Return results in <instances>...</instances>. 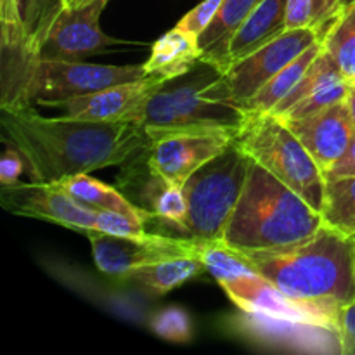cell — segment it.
Listing matches in <instances>:
<instances>
[{"label": "cell", "instance_id": "1", "mask_svg": "<svg viewBox=\"0 0 355 355\" xmlns=\"http://www.w3.org/2000/svg\"><path fill=\"white\" fill-rule=\"evenodd\" d=\"M2 139L26 159L31 180L54 184L68 177L125 165L151 148L134 121L42 116L33 106L0 107Z\"/></svg>", "mask_w": 355, "mask_h": 355}, {"label": "cell", "instance_id": "23", "mask_svg": "<svg viewBox=\"0 0 355 355\" xmlns=\"http://www.w3.org/2000/svg\"><path fill=\"white\" fill-rule=\"evenodd\" d=\"M321 40L349 82H355V2L333 14L321 26Z\"/></svg>", "mask_w": 355, "mask_h": 355}, {"label": "cell", "instance_id": "39", "mask_svg": "<svg viewBox=\"0 0 355 355\" xmlns=\"http://www.w3.org/2000/svg\"><path fill=\"white\" fill-rule=\"evenodd\" d=\"M354 241H355V238H354ZM354 272H355V248H354Z\"/></svg>", "mask_w": 355, "mask_h": 355}, {"label": "cell", "instance_id": "6", "mask_svg": "<svg viewBox=\"0 0 355 355\" xmlns=\"http://www.w3.org/2000/svg\"><path fill=\"white\" fill-rule=\"evenodd\" d=\"M234 142L252 162L263 166L276 179L300 194L311 207L321 211L324 201V173L300 139L279 116L272 113L245 114Z\"/></svg>", "mask_w": 355, "mask_h": 355}, {"label": "cell", "instance_id": "19", "mask_svg": "<svg viewBox=\"0 0 355 355\" xmlns=\"http://www.w3.org/2000/svg\"><path fill=\"white\" fill-rule=\"evenodd\" d=\"M201 61L198 37L175 26L153 44L149 59L144 62L146 75L159 78H177L189 73Z\"/></svg>", "mask_w": 355, "mask_h": 355}, {"label": "cell", "instance_id": "32", "mask_svg": "<svg viewBox=\"0 0 355 355\" xmlns=\"http://www.w3.org/2000/svg\"><path fill=\"white\" fill-rule=\"evenodd\" d=\"M24 165H26L24 156L14 146L9 144V148H6L2 158H0V184L14 186V184L21 182Z\"/></svg>", "mask_w": 355, "mask_h": 355}, {"label": "cell", "instance_id": "21", "mask_svg": "<svg viewBox=\"0 0 355 355\" xmlns=\"http://www.w3.org/2000/svg\"><path fill=\"white\" fill-rule=\"evenodd\" d=\"M322 51V40H318L312 44L311 47L305 49L298 58L288 62L274 78H270L245 106L241 111L245 114H262V113H272L276 110L277 104L295 89L302 76L305 75L309 66L314 62L319 52Z\"/></svg>", "mask_w": 355, "mask_h": 355}, {"label": "cell", "instance_id": "30", "mask_svg": "<svg viewBox=\"0 0 355 355\" xmlns=\"http://www.w3.org/2000/svg\"><path fill=\"white\" fill-rule=\"evenodd\" d=\"M148 220L132 215L120 214V211L99 210L97 214L96 231L111 236H141L146 234Z\"/></svg>", "mask_w": 355, "mask_h": 355}, {"label": "cell", "instance_id": "14", "mask_svg": "<svg viewBox=\"0 0 355 355\" xmlns=\"http://www.w3.org/2000/svg\"><path fill=\"white\" fill-rule=\"evenodd\" d=\"M218 284L241 312L338 329L335 319L312 305L302 304L288 297L262 274H259V270L238 276L234 279L222 281Z\"/></svg>", "mask_w": 355, "mask_h": 355}, {"label": "cell", "instance_id": "33", "mask_svg": "<svg viewBox=\"0 0 355 355\" xmlns=\"http://www.w3.org/2000/svg\"><path fill=\"white\" fill-rule=\"evenodd\" d=\"M338 333L343 355H355V300L340 311Z\"/></svg>", "mask_w": 355, "mask_h": 355}, {"label": "cell", "instance_id": "18", "mask_svg": "<svg viewBox=\"0 0 355 355\" xmlns=\"http://www.w3.org/2000/svg\"><path fill=\"white\" fill-rule=\"evenodd\" d=\"M288 0H260L229 47V68L286 31Z\"/></svg>", "mask_w": 355, "mask_h": 355}, {"label": "cell", "instance_id": "34", "mask_svg": "<svg viewBox=\"0 0 355 355\" xmlns=\"http://www.w3.org/2000/svg\"><path fill=\"white\" fill-rule=\"evenodd\" d=\"M326 177H355V134L345 155L331 168L326 170L324 179Z\"/></svg>", "mask_w": 355, "mask_h": 355}, {"label": "cell", "instance_id": "22", "mask_svg": "<svg viewBox=\"0 0 355 355\" xmlns=\"http://www.w3.org/2000/svg\"><path fill=\"white\" fill-rule=\"evenodd\" d=\"M203 272H207L203 260L200 257H187V259H173L137 267L130 270L123 279L132 281L137 286L151 291L153 295H165Z\"/></svg>", "mask_w": 355, "mask_h": 355}, {"label": "cell", "instance_id": "11", "mask_svg": "<svg viewBox=\"0 0 355 355\" xmlns=\"http://www.w3.org/2000/svg\"><path fill=\"white\" fill-rule=\"evenodd\" d=\"M0 201L6 210L21 217L54 222L83 234L96 231L99 210L83 207L55 184L31 180L2 186Z\"/></svg>", "mask_w": 355, "mask_h": 355}, {"label": "cell", "instance_id": "9", "mask_svg": "<svg viewBox=\"0 0 355 355\" xmlns=\"http://www.w3.org/2000/svg\"><path fill=\"white\" fill-rule=\"evenodd\" d=\"M92 245L97 269L111 277L123 279L130 270L173 259L200 257L205 241L189 236L146 234L111 236L99 231L87 232Z\"/></svg>", "mask_w": 355, "mask_h": 355}, {"label": "cell", "instance_id": "12", "mask_svg": "<svg viewBox=\"0 0 355 355\" xmlns=\"http://www.w3.org/2000/svg\"><path fill=\"white\" fill-rule=\"evenodd\" d=\"M165 78L148 75L134 82L118 83L85 96L59 101H40L42 107L59 110L68 116L92 121H134L149 97L165 83Z\"/></svg>", "mask_w": 355, "mask_h": 355}, {"label": "cell", "instance_id": "29", "mask_svg": "<svg viewBox=\"0 0 355 355\" xmlns=\"http://www.w3.org/2000/svg\"><path fill=\"white\" fill-rule=\"evenodd\" d=\"M328 21L321 0H288L286 30L319 28Z\"/></svg>", "mask_w": 355, "mask_h": 355}, {"label": "cell", "instance_id": "8", "mask_svg": "<svg viewBox=\"0 0 355 355\" xmlns=\"http://www.w3.org/2000/svg\"><path fill=\"white\" fill-rule=\"evenodd\" d=\"M318 40H321V26L286 30L262 49L234 62L211 85H208L201 96L241 110L288 62L298 58Z\"/></svg>", "mask_w": 355, "mask_h": 355}, {"label": "cell", "instance_id": "35", "mask_svg": "<svg viewBox=\"0 0 355 355\" xmlns=\"http://www.w3.org/2000/svg\"><path fill=\"white\" fill-rule=\"evenodd\" d=\"M347 106H349L350 116H352L354 128H355V82H350L349 85V94H347Z\"/></svg>", "mask_w": 355, "mask_h": 355}, {"label": "cell", "instance_id": "13", "mask_svg": "<svg viewBox=\"0 0 355 355\" xmlns=\"http://www.w3.org/2000/svg\"><path fill=\"white\" fill-rule=\"evenodd\" d=\"M238 132H201L173 134L153 142L148 163L165 182L182 187L198 168L224 153Z\"/></svg>", "mask_w": 355, "mask_h": 355}, {"label": "cell", "instance_id": "38", "mask_svg": "<svg viewBox=\"0 0 355 355\" xmlns=\"http://www.w3.org/2000/svg\"><path fill=\"white\" fill-rule=\"evenodd\" d=\"M355 0H342V2H340V6H338V9H336V12H338L340 9H343V7H347V6H350V3H354Z\"/></svg>", "mask_w": 355, "mask_h": 355}, {"label": "cell", "instance_id": "26", "mask_svg": "<svg viewBox=\"0 0 355 355\" xmlns=\"http://www.w3.org/2000/svg\"><path fill=\"white\" fill-rule=\"evenodd\" d=\"M21 24H23V45L28 54H37L47 35L49 28L59 14L54 0H17Z\"/></svg>", "mask_w": 355, "mask_h": 355}, {"label": "cell", "instance_id": "2", "mask_svg": "<svg viewBox=\"0 0 355 355\" xmlns=\"http://www.w3.org/2000/svg\"><path fill=\"white\" fill-rule=\"evenodd\" d=\"M354 248V238L322 225L307 241L246 252V257L283 293L319 309L338 324L340 311L355 300Z\"/></svg>", "mask_w": 355, "mask_h": 355}, {"label": "cell", "instance_id": "37", "mask_svg": "<svg viewBox=\"0 0 355 355\" xmlns=\"http://www.w3.org/2000/svg\"><path fill=\"white\" fill-rule=\"evenodd\" d=\"M85 2H89V0H54V3L58 6L59 10H61L62 7H78Z\"/></svg>", "mask_w": 355, "mask_h": 355}, {"label": "cell", "instance_id": "31", "mask_svg": "<svg viewBox=\"0 0 355 355\" xmlns=\"http://www.w3.org/2000/svg\"><path fill=\"white\" fill-rule=\"evenodd\" d=\"M220 3L222 0H203L194 9H191L186 16L180 17V21L175 26L182 28L187 33H193L196 37H200L207 30L208 24L214 21V17L217 16L218 9H220Z\"/></svg>", "mask_w": 355, "mask_h": 355}, {"label": "cell", "instance_id": "15", "mask_svg": "<svg viewBox=\"0 0 355 355\" xmlns=\"http://www.w3.org/2000/svg\"><path fill=\"white\" fill-rule=\"evenodd\" d=\"M238 329L248 338L262 342L274 349L305 354H342V340L338 329L305 322L283 321L243 312L236 321Z\"/></svg>", "mask_w": 355, "mask_h": 355}, {"label": "cell", "instance_id": "28", "mask_svg": "<svg viewBox=\"0 0 355 355\" xmlns=\"http://www.w3.org/2000/svg\"><path fill=\"white\" fill-rule=\"evenodd\" d=\"M151 329L163 340L173 343H186L193 336L189 314L180 307L163 309L153 318Z\"/></svg>", "mask_w": 355, "mask_h": 355}, {"label": "cell", "instance_id": "5", "mask_svg": "<svg viewBox=\"0 0 355 355\" xmlns=\"http://www.w3.org/2000/svg\"><path fill=\"white\" fill-rule=\"evenodd\" d=\"M222 73L200 61L189 73L170 78L153 94L139 111L135 123L153 142L173 134L238 132L245 120L239 107L205 99L201 96Z\"/></svg>", "mask_w": 355, "mask_h": 355}, {"label": "cell", "instance_id": "25", "mask_svg": "<svg viewBox=\"0 0 355 355\" xmlns=\"http://www.w3.org/2000/svg\"><path fill=\"white\" fill-rule=\"evenodd\" d=\"M340 80H347L345 75H343L342 68H340L338 62L335 61V58H333V55L326 51L324 45H322V51L319 52V55L314 59V62L309 66L305 75L300 78V82H298L297 85H295V89L277 104L276 110L272 111V114L281 116V114L286 113L290 107H293L295 104L300 103L304 97L311 96L312 92L322 89V87L340 82Z\"/></svg>", "mask_w": 355, "mask_h": 355}, {"label": "cell", "instance_id": "24", "mask_svg": "<svg viewBox=\"0 0 355 355\" xmlns=\"http://www.w3.org/2000/svg\"><path fill=\"white\" fill-rule=\"evenodd\" d=\"M321 217L324 225L355 238V177H326Z\"/></svg>", "mask_w": 355, "mask_h": 355}, {"label": "cell", "instance_id": "10", "mask_svg": "<svg viewBox=\"0 0 355 355\" xmlns=\"http://www.w3.org/2000/svg\"><path fill=\"white\" fill-rule=\"evenodd\" d=\"M111 0H89L78 7H62L49 28L37 54L45 61H80L116 44L101 30V16Z\"/></svg>", "mask_w": 355, "mask_h": 355}, {"label": "cell", "instance_id": "4", "mask_svg": "<svg viewBox=\"0 0 355 355\" xmlns=\"http://www.w3.org/2000/svg\"><path fill=\"white\" fill-rule=\"evenodd\" d=\"M144 66L90 64L82 61H45L19 45L2 44L0 107L33 106L40 101L85 96L118 83L144 78Z\"/></svg>", "mask_w": 355, "mask_h": 355}, {"label": "cell", "instance_id": "36", "mask_svg": "<svg viewBox=\"0 0 355 355\" xmlns=\"http://www.w3.org/2000/svg\"><path fill=\"white\" fill-rule=\"evenodd\" d=\"M322 2V6H324V10H326V17H331L333 14L336 12V9H338V6H340V2H342V0H321Z\"/></svg>", "mask_w": 355, "mask_h": 355}, {"label": "cell", "instance_id": "20", "mask_svg": "<svg viewBox=\"0 0 355 355\" xmlns=\"http://www.w3.org/2000/svg\"><path fill=\"white\" fill-rule=\"evenodd\" d=\"M54 184L58 187H61L62 191H66L73 200L82 203L83 207L92 208V210L120 211V214L132 215V217L144 218L148 222H153L156 218L155 214H151L146 208L134 205L120 191L101 182V180L92 179L89 173H80V175L68 177V179H62Z\"/></svg>", "mask_w": 355, "mask_h": 355}, {"label": "cell", "instance_id": "16", "mask_svg": "<svg viewBox=\"0 0 355 355\" xmlns=\"http://www.w3.org/2000/svg\"><path fill=\"white\" fill-rule=\"evenodd\" d=\"M290 130L300 139L322 173L331 168L349 149L355 134L347 101L304 118H281Z\"/></svg>", "mask_w": 355, "mask_h": 355}, {"label": "cell", "instance_id": "17", "mask_svg": "<svg viewBox=\"0 0 355 355\" xmlns=\"http://www.w3.org/2000/svg\"><path fill=\"white\" fill-rule=\"evenodd\" d=\"M259 2L260 0H222L217 16L198 37L201 61L211 64L220 73L227 71L232 38Z\"/></svg>", "mask_w": 355, "mask_h": 355}, {"label": "cell", "instance_id": "3", "mask_svg": "<svg viewBox=\"0 0 355 355\" xmlns=\"http://www.w3.org/2000/svg\"><path fill=\"white\" fill-rule=\"evenodd\" d=\"M324 225L321 211L252 162L222 241L239 252H267L307 241Z\"/></svg>", "mask_w": 355, "mask_h": 355}, {"label": "cell", "instance_id": "7", "mask_svg": "<svg viewBox=\"0 0 355 355\" xmlns=\"http://www.w3.org/2000/svg\"><path fill=\"white\" fill-rule=\"evenodd\" d=\"M252 159L232 142L224 153L198 168L182 186L187 220L182 236L220 241L248 179Z\"/></svg>", "mask_w": 355, "mask_h": 355}, {"label": "cell", "instance_id": "27", "mask_svg": "<svg viewBox=\"0 0 355 355\" xmlns=\"http://www.w3.org/2000/svg\"><path fill=\"white\" fill-rule=\"evenodd\" d=\"M349 80H340V82L331 83V85H326L322 89L315 90L311 96L304 97L300 103L295 104L293 107L286 111L284 114H281L279 118H304L309 114H314L318 111L326 110V107L333 106L336 103H342L347 99V94H349Z\"/></svg>", "mask_w": 355, "mask_h": 355}]
</instances>
